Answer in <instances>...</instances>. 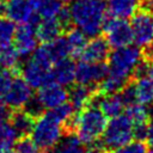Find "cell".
<instances>
[{"label": "cell", "instance_id": "obj_10", "mask_svg": "<svg viewBox=\"0 0 153 153\" xmlns=\"http://www.w3.org/2000/svg\"><path fill=\"white\" fill-rule=\"evenodd\" d=\"M108 74V66L104 62H86L80 61L75 65L76 84L97 86Z\"/></svg>", "mask_w": 153, "mask_h": 153}, {"label": "cell", "instance_id": "obj_12", "mask_svg": "<svg viewBox=\"0 0 153 153\" xmlns=\"http://www.w3.org/2000/svg\"><path fill=\"white\" fill-rule=\"evenodd\" d=\"M14 42V49L20 59L30 56L33 50L37 48L38 38L35 32V26L29 24H20L16 29L13 41Z\"/></svg>", "mask_w": 153, "mask_h": 153}, {"label": "cell", "instance_id": "obj_27", "mask_svg": "<svg viewBox=\"0 0 153 153\" xmlns=\"http://www.w3.org/2000/svg\"><path fill=\"white\" fill-rule=\"evenodd\" d=\"M18 135L8 121L0 122V151L11 149L17 141Z\"/></svg>", "mask_w": 153, "mask_h": 153}, {"label": "cell", "instance_id": "obj_30", "mask_svg": "<svg viewBox=\"0 0 153 153\" xmlns=\"http://www.w3.org/2000/svg\"><path fill=\"white\" fill-rule=\"evenodd\" d=\"M16 23L8 18H0V45L11 44L16 32Z\"/></svg>", "mask_w": 153, "mask_h": 153}, {"label": "cell", "instance_id": "obj_29", "mask_svg": "<svg viewBox=\"0 0 153 153\" xmlns=\"http://www.w3.org/2000/svg\"><path fill=\"white\" fill-rule=\"evenodd\" d=\"M49 111L54 115V117H55L60 123L63 124L65 128H66L67 124L71 122V120L73 118L74 112H75V110H74L73 106L69 104V102H65V103H62V104L55 106L54 109H50Z\"/></svg>", "mask_w": 153, "mask_h": 153}, {"label": "cell", "instance_id": "obj_2", "mask_svg": "<svg viewBox=\"0 0 153 153\" xmlns=\"http://www.w3.org/2000/svg\"><path fill=\"white\" fill-rule=\"evenodd\" d=\"M71 20L87 37L98 36L106 19L104 0H74L68 7Z\"/></svg>", "mask_w": 153, "mask_h": 153}, {"label": "cell", "instance_id": "obj_4", "mask_svg": "<svg viewBox=\"0 0 153 153\" xmlns=\"http://www.w3.org/2000/svg\"><path fill=\"white\" fill-rule=\"evenodd\" d=\"M108 60V74L128 82L133 79L134 68L142 60V51L140 47L128 44L114 49L109 54Z\"/></svg>", "mask_w": 153, "mask_h": 153}, {"label": "cell", "instance_id": "obj_14", "mask_svg": "<svg viewBox=\"0 0 153 153\" xmlns=\"http://www.w3.org/2000/svg\"><path fill=\"white\" fill-rule=\"evenodd\" d=\"M110 54V45L106 39L100 36L91 37L78 55L81 61L86 62H105Z\"/></svg>", "mask_w": 153, "mask_h": 153}, {"label": "cell", "instance_id": "obj_23", "mask_svg": "<svg viewBox=\"0 0 153 153\" xmlns=\"http://www.w3.org/2000/svg\"><path fill=\"white\" fill-rule=\"evenodd\" d=\"M44 45L47 48V51H48L53 63L59 61V60L68 57V55L71 54V50H69L68 43L66 41V37H63L61 35L59 37L54 38L53 41L44 43Z\"/></svg>", "mask_w": 153, "mask_h": 153}, {"label": "cell", "instance_id": "obj_42", "mask_svg": "<svg viewBox=\"0 0 153 153\" xmlns=\"http://www.w3.org/2000/svg\"><path fill=\"white\" fill-rule=\"evenodd\" d=\"M61 1H62V2H63V1H65V2H73L74 0H61Z\"/></svg>", "mask_w": 153, "mask_h": 153}, {"label": "cell", "instance_id": "obj_32", "mask_svg": "<svg viewBox=\"0 0 153 153\" xmlns=\"http://www.w3.org/2000/svg\"><path fill=\"white\" fill-rule=\"evenodd\" d=\"M112 153H147V145L145 141L140 140H134L129 141L126 145L111 151Z\"/></svg>", "mask_w": 153, "mask_h": 153}, {"label": "cell", "instance_id": "obj_34", "mask_svg": "<svg viewBox=\"0 0 153 153\" xmlns=\"http://www.w3.org/2000/svg\"><path fill=\"white\" fill-rule=\"evenodd\" d=\"M23 110L26 111V112H27L30 116H32L33 118H36V117H38L39 115L43 114L44 108L42 106V104L39 103V100L36 98V96H35V97L32 96V97L27 100V103L23 106Z\"/></svg>", "mask_w": 153, "mask_h": 153}, {"label": "cell", "instance_id": "obj_19", "mask_svg": "<svg viewBox=\"0 0 153 153\" xmlns=\"http://www.w3.org/2000/svg\"><path fill=\"white\" fill-rule=\"evenodd\" d=\"M140 7V0H108L106 11L111 17L128 19Z\"/></svg>", "mask_w": 153, "mask_h": 153}, {"label": "cell", "instance_id": "obj_16", "mask_svg": "<svg viewBox=\"0 0 153 153\" xmlns=\"http://www.w3.org/2000/svg\"><path fill=\"white\" fill-rule=\"evenodd\" d=\"M97 93V86H88V85H81L76 84L71 87L68 91V98L67 100L73 106V109L76 111L81 110L86 105L91 104L93 102V98Z\"/></svg>", "mask_w": 153, "mask_h": 153}, {"label": "cell", "instance_id": "obj_9", "mask_svg": "<svg viewBox=\"0 0 153 153\" xmlns=\"http://www.w3.org/2000/svg\"><path fill=\"white\" fill-rule=\"evenodd\" d=\"M32 88L19 75H14L11 85L2 94V98L11 110L23 109L27 100L32 97Z\"/></svg>", "mask_w": 153, "mask_h": 153}, {"label": "cell", "instance_id": "obj_33", "mask_svg": "<svg viewBox=\"0 0 153 153\" xmlns=\"http://www.w3.org/2000/svg\"><path fill=\"white\" fill-rule=\"evenodd\" d=\"M121 99L123 100L124 105H130V104H134V103H137L136 102V92H135V82L133 81V79L130 81H128L122 88L121 91L118 92Z\"/></svg>", "mask_w": 153, "mask_h": 153}, {"label": "cell", "instance_id": "obj_11", "mask_svg": "<svg viewBox=\"0 0 153 153\" xmlns=\"http://www.w3.org/2000/svg\"><path fill=\"white\" fill-rule=\"evenodd\" d=\"M50 68L51 67L44 66L30 57V60L24 62L19 72L22 78L27 82L31 88H39L51 81Z\"/></svg>", "mask_w": 153, "mask_h": 153}, {"label": "cell", "instance_id": "obj_38", "mask_svg": "<svg viewBox=\"0 0 153 153\" xmlns=\"http://www.w3.org/2000/svg\"><path fill=\"white\" fill-rule=\"evenodd\" d=\"M146 145L153 148V115L147 121V134H146Z\"/></svg>", "mask_w": 153, "mask_h": 153}, {"label": "cell", "instance_id": "obj_37", "mask_svg": "<svg viewBox=\"0 0 153 153\" xmlns=\"http://www.w3.org/2000/svg\"><path fill=\"white\" fill-rule=\"evenodd\" d=\"M11 112H12V110L7 106V104L5 103L4 98H2V97H0V122L8 121Z\"/></svg>", "mask_w": 153, "mask_h": 153}, {"label": "cell", "instance_id": "obj_43", "mask_svg": "<svg viewBox=\"0 0 153 153\" xmlns=\"http://www.w3.org/2000/svg\"><path fill=\"white\" fill-rule=\"evenodd\" d=\"M147 153H153V148H152V149H151L149 152H147Z\"/></svg>", "mask_w": 153, "mask_h": 153}, {"label": "cell", "instance_id": "obj_8", "mask_svg": "<svg viewBox=\"0 0 153 153\" xmlns=\"http://www.w3.org/2000/svg\"><path fill=\"white\" fill-rule=\"evenodd\" d=\"M4 14L13 23L36 26L41 20L33 5V0H8L4 4Z\"/></svg>", "mask_w": 153, "mask_h": 153}, {"label": "cell", "instance_id": "obj_15", "mask_svg": "<svg viewBox=\"0 0 153 153\" xmlns=\"http://www.w3.org/2000/svg\"><path fill=\"white\" fill-rule=\"evenodd\" d=\"M51 81L62 86H72L75 81V63L66 57L53 63L50 68Z\"/></svg>", "mask_w": 153, "mask_h": 153}, {"label": "cell", "instance_id": "obj_1", "mask_svg": "<svg viewBox=\"0 0 153 153\" xmlns=\"http://www.w3.org/2000/svg\"><path fill=\"white\" fill-rule=\"evenodd\" d=\"M106 118L99 108L91 103L74 114L65 131L73 133L82 145H93L100 139L108 122Z\"/></svg>", "mask_w": 153, "mask_h": 153}, {"label": "cell", "instance_id": "obj_22", "mask_svg": "<svg viewBox=\"0 0 153 153\" xmlns=\"http://www.w3.org/2000/svg\"><path fill=\"white\" fill-rule=\"evenodd\" d=\"M135 92H136V102L149 106L153 105V81L147 78L142 76L135 79Z\"/></svg>", "mask_w": 153, "mask_h": 153}, {"label": "cell", "instance_id": "obj_26", "mask_svg": "<svg viewBox=\"0 0 153 153\" xmlns=\"http://www.w3.org/2000/svg\"><path fill=\"white\" fill-rule=\"evenodd\" d=\"M19 55L11 44L0 45V68L17 72V68L19 67Z\"/></svg>", "mask_w": 153, "mask_h": 153}, {"label": "cell", "instance_id": "obj_35", "mask_svg": "<svg viewBox=\"0 0 153 153\" xmlns=\"http://www.w3.org/2000/svg\"><path fill=\"white\" fill-rule=\"evenodd\" d=\"M14 73H16L14 71L0 68V96H2L8 88V86L11 85Z\"/></svg>", "mask_w": 153, "mask_h": 153}, {"label": "cell", "instance_id": "obj_21", "mask_svg": "<svg viewBox=\"0 0 153 153\" xmlns=\"http://www.w3.org/2000/svg\"><path fill=\"white\" fill-rule=\"evenodd\" d=\"M84 149V145L73 133H66V136H62L49 153H82Z\"/></svg>", "mask_w": 153, "mask_h": 153}, {"label": "cell", "instance_id": "obj_39", "mask_svg": "<svg viewBox=\"0 0 153 153\" xmlns=\"http://www.w3.org/2000/svg\"><path fill=\"white\" fill-rule=\"evenodd\" d=\"M82 153H104V152H103V149L99 147V145L96 142V143L91 145L88 148H85Z\"/></svg>", "mask_w": 153, "mask_h": 153}, {"label": "cell", "instance_id": "obj_25", "mask_svg": "<svg viewBox=\"0 0 153 153\" xmlns=\"http://www.w3.org/2000/svg\"><path fill=\"white\" fill-rule=\"evenodd\" d=\"M65 37L68 43L71 54L74 57H78V55L80 54V51L82 50V48L87 42V36L78 27H69Z\"/></svg>", "mask_w": 153, "mask_h": 153}, {"label": "cell", "instance_id": "obj_17", "mask_svg": "<svg viewBox=\"0 0 153 153\" xmlns=\"http://www.w3.org/2000/svg\"><path fill=\"white\" fill-rule=\"evenodd\" d=\"M99 110L106 116V117H115L120 115L123 111V108L126 106L123 100L121 99L118 92L117 93H106V94H100L96 93L93 102Z\"/></svg>", "mask_w": 153, "mask_h": 153}, {"label": "cell", "instance_id": "obj_40", "mask_svg": "<svg viewBox=\"0 0 153 153\" xmlns=\"http://www.w3.org/2000/svg\"><path fill=\"white\" fill-rule=\"evenodd\" d=\"M146 75L153 81V60L152 61H148V65H147V73Z\"/></svg>", "mask_w": 153, "mask_h": 153}, {"label": "cell", "instance_id": "obj_18", "mask_svg": "<svg viewBox=\"0 0 153 153\" xmlns=\"http://www.w3.org/2000/svg\"><path fill=\"white\" fill-rule=\"evenodd\" d=\"M63 30L65 29L61 26L56 18H45L43 20H39L35 26V32L38 41L43 43L50 42L54 38L59 37L63 32Z\"/></svg>", "mask_w": 153, "mask_h": 153}, {"label": "cell", "instance_id": "obj_13", "mask_svg": "<svg viewBox=\"0 0 153 153\" xmlns=\"http://www.w3.org/2000/svg\"><path fill=\"white\" fill-rule=\"evenodd\" d=\"M36 98L39 100V103L42 104V106L44 109L50 110V109H54L55 106L67 102L68 91L66 90L65 86L59 85L57 82L50 81L38 88Z\"/></svg>", "mask_w": 153, "mask_h": 153}, {"label": "cell", "instance_id": "obj_31", "mask_svg": "<svg viewBox=\"0 0 153 153\" xmlns=\"http://www.w3.org/2000/svg\"><path fill=\"white\" fill-rule=\"evenodd\" d=\"M14 153H42L39 147L27 135L19 136L13 145Z\"/></svg>", "mask_w": 153, "mask_h": 153}, {"label": "cell", "instance_id": "obj_20", "mask_svg": "<svg viewBox=\"0 0 153 153\" xmlns=\"http://www.w3.org/2000/svg\"><path fill=\"white\" fill-rule=\"evenodd\" d=\"M33 121H35V118L32 116H30L23 109L12 110L10 118H8V122L11 123L13 129L16 130L18 137L30 134L32 126H33Z\"/></svg>", "mask_w": 153, "mask_h": 153}, {"label": "cell", "instance_id": "obj_44", "mask_svg": "<svg viewBox=\"0 0 153 153\" xmlns=\"http://www.w3.org/2000/svg\"><path fill=\"white\" fill-rule=\"evenodd\" d=\"M152 18H153V14H152Z\"/></svg>", "mask_w": 153, "mask_h": 153}, {"label": "cell", "instance_id": "obj_6", "mask_svg": "<svg viewBox=\"0 0 153 153\" xmlns=\"http://www.w3.org/2000/svg\"><path fill=\"white\" fill-rule=\"evenodd\" d=\"M102 31H104L105 39L112 49L126 47L128 44H131L133 42L131 26L130 23L127 22V19L115 18L111 16L106 17Z\"/></svg>", "mask_w": 153, "mask_h": 153}, {"label": "cell", "instance_id": "obj_24", "mask_svg": "<svg viewBox=\"0 0 153 153\" xmlns=\"http://www.w3.org/2000/svg\"><path fill=\"white\" fill-rule=\"evenodd\" d=\"M33 5L37 14L42 19L55 18L63 7L61 0H33Z\"/></svg>", "mask_w": 153, "mask_h": 153}, {"label": "cell", "instance_id": "obj_45", "mask_svg": "<svg viewBox=\"0 0 153 153\" xmlns=\"http://www.w3.org/2000/svg\"><path fill=\"white\" fill-rule=\"evenodd\" d=\"M141 1H142V0H141Z\"/></svg>", "mask_w": 153, "mask_h": 153}, {"label": "cell", "instance_id": "obj_5", "mask_svg": "<svg viewBox=\"0 0 153 153\" xmlns=\"http://www.w3.org/2000/svg\"><path fill=\"white\" fill-rule=\"evenodd\" d=\"M133 139V123L127 115H117L106 122L105 129L97 141L104 153L111 152Z\"/></svg>", "mask_w": 153, "mask_h": 153}, {"label": "cell", "instance_id": "obj_7", "mask_svg": "<svg viewBox=\"0 0 153 153\" xmlns=\"http://www.w3.org/2000/svg\"><path fill=\"white\" fill-rule=\"evenodd\" d=\"M130 26L133 31V41L136 45L143 48L153 42V18L152 12L145 7L139 10L130 17Z\"/></svg>", "mask_w": 153, "mask_h": 153}, {"label": "cell", "instance_id": "obj_28", "mask_svg": "<svg viewBox=\"0 0 153 153\" xmlns=\"http://www.w3.org/2000/svg\"><path fill=\"white\" fill-rule=\"evenodd\" d=\"M126 115L131 121V123H142L147 122L149 120V111L146 105H142L140 103H134L127 106Z\"/></svg>", "mask_w": 153, "mask_h": 153}, {"label": "cell", "instance_id": "obj_41", "mask_svg": "<svg viewBox=\"0 0 153 153\" xmlns=\"http://www.w3.org/2000/svg\"><path fill=\"white\" fill-rule=\"evenodd\" d=\"M0 153H14V152H12L11 149H5V151H0Z\"/></svg>", "mask_w": 153, "mask_h": 153}, {"label": "cell", "instance_id": "obj_36", "mask_svg": "<svg viewBox=\"0 0 153 153\" xmlns=\"http://www.w3.org/2000/svg\"><path fill=\"white\" fill-rule=\"evenodd\" d=\"M146 134H147V122L134 123L133 124V137L135 140L145 141Z\"/></svg>", "mask_w": 153, "mask_h": 153}, {"label": "cell", "instance_id": "obj_3", "mask_svg": "<svg viewBox=\"0 0 153 153\" xmlns=\"http://www.w3.org/2000/svg\"><path fill=\"white\" fill-rule=\"evenodd\" d=\"M30 134L32 141L42 152H49L62 139L66 131L63 124L50 111H47L35 118Z\"/></svg>", "mask_w": 153, "mask_h": 153}]
</instances>
